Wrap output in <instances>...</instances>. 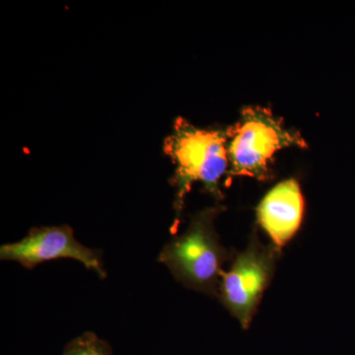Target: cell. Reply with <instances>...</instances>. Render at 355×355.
Wrapping results in <instances>:
<instances>
[{
	"label": "cell",
	"instance_id": "8992f818",
	"mask_svg": "<svg viewBox=\"0 0 355 355\" xmlns=\"http://www.w3.org/2000/svg\"><path fill=\"white\" fill-rule=\"evenodd\" d=\"M303 214L304 198L294 179L277 184L266 193L257 209L259 224L279 249L296 234Z\"/></svg>",
	"mask_w": 355,
	"mask_h": 355
},
{
	"label": "cell",
	"instance_id": "6da1fadb",
	"mask_svg": "<svg viewBox=\"0 0 355 355\" xmlns=\"http://www.w3.org/2000/svg\"><path fill=\"white\" fill-rule=\"evenodd\" d=\"M164 151L176 165L172 183L177 189L173 226L177 229L191 184L200 182L217 200L222 198L220 180L229 170L227 132L202 130L178 118L174 132L165 140Z\"/></svg>",
	"mask_w": 355,
	"mask_h": 355
},
{
	"label": "cell",
	"instance_id": "7a4b0ae2",
	"mask_svg": "<svg viewBox=\"0 0 355 355\" xmlns=\"http://www.w3.org/2000/svg\"><path fill=\"white\" fill-rule=\"evenodd\" d=\"M219 210L211 207L196 214L188 230L168 243L158 257L177 282L209 295L218 294L222 266L230 258L214 229Z\"/></svg>",
	"mask_w": 355,
	"mask_h": 355
},
{
	"label": "cell",
	"instance_id": "5b68a950",
	"mask_svg": "<svg viewBox=\"0 0 355 355\" xmlns=\"http://www.w3.org/2000/svg\"><path fill=\"white\" fill-rule=\"evenodd\" d=\"M0 259L17 261L28 270L44 261L72 259L97 273L100 279L107 277L102 252L80 244L69 225L33 228L20 241L2 245Z\"/></svg>",
	"mask_w": 355,
	"mask_h": 355
},
{
	"label": "cell",
	"instance_id": "3957f363",
	"mask_svg": "<svg viewBox=\"0 0 355 355\" xmlns=\"http://www.w3.org/2000/svg\"><path fill=\"white\" fill-rule=\"evenodd\" d=\"M226 132L228 179L244 176L266 181L270 178L268 165L277 151L286 147H307L300 133L288 130L270 110L261 107L243 110L241 120Z\"/></svg>",
	"mask_w": 355,
	"mask_h": 355
},
{
	"label": "cell",
	"instance_id": "277c9868",
	"mask_svg": "<svg viewBox=\"0 0 355 355\" xmlns=\"http://www.w3.org/2000/svg\"><path fill=\"white\" fill-rule=\"evenodd\" d=\"M279 254L275 245L263 246L254 239L246 251L237 256L230 270L222 275L217 295L244 329L251 323L270 284Z\"/></svg>",
	"mask_w": 355,
	"mask_h": 355
},
{
	"label": "cell",
	"instance_id": "52a82bcc",
	"mask_svg": "<svg viewBox=\"0 0 355 355\" xmlns=\"http://www.w3.org/2000/svg\"><path fill=\"white\" fill-rule=\"evenodd\" d=\"M111 345L92 331H86L65 345L62 355H112Z\"/></svg>",
	"mask_w": 355,
	"mask_h": 355
}]
</instances>
